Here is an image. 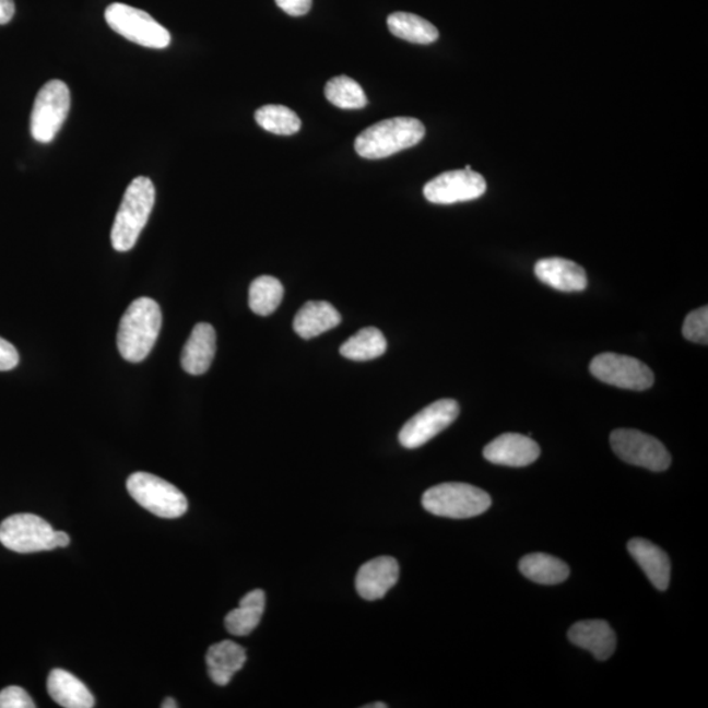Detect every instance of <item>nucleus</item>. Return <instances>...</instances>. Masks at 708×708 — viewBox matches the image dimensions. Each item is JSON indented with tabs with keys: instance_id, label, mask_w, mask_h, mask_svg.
I'll return each mask as SVG.
<instances>
[{
	"instance_id": "f257e3e1",
	"label": "nucleus",
	"mask_w": 708,
	"mask_h": 708,
	"mask_svg": "<svg viewBox=\"0 0 708 708\" xmlns=\"http://www.w3.org/2000/svg\"><path fill=\"white\" fill-rule=\"evenodd\" d=\"M161 328L162 311L154 299L142 297L131 302L118 327V352L129 363H142L153 351Z\"/></svg>"
},
{
	"instance_id": "f03ea898",
	"label": "nucleus",
	"mask_w": 708,
	"mask_h": 708,
	"mask_svg": "<svg viewBox=\"0 0 708 708\" xmlns=\"http://www.w3.org/2000/svg\"><path fill=\"white\" fill-rule=\"evenodd\" d=\"M155 187L149 177H135L129 184L111 227V246L118 252L130 251L153 212Z\"/></svg>"
},
{
	"instance_id": "7ed1b4c3",
	"label": "nucleus",
	"mask_w": 708,
	"mask_h": 708,
	"mask_svg": "<svg viewBox=\"0 0 708 708\" xmlns=\"http://www.w3.org/2000/svg\"><path fill=\"white\" fill-rule=\"evenodd\" d=\"M424 135L422 121L412 117H396L361 131L354 141V149L365 160H384L399 151L416 146Z\"/></svg>"
},
{
	"instance_id": "20e7f679",
	"label": "nucleus",
	"mask_w": 708,
	"mask_h": 708,
	"mask_svg": "<svg viewBox=\"0 0 708 708\" xmlns=\"http://www.w3.org/2000/svg\"><path fill=\"white\" fill-rule=\"evenodd\" d=\"M0 543L17 554H33L69 546L70 536L52 529L42 517L20 514L0 524Z\"/></svg>"
},
{
	"instance_id": "39448f33",
	"label": "nucleus",
	"mask_w": 708,
	"mask_h": 708,
	"mask_svg": "<svg viewBox=\"0 0 708 708\" xmlns=\"http://www.w3.org/2000/svg\"><path fill=\"white\" fill-rule=\"evenodd\" d=\"M487 492L465 483H442L425 491L423 507L429 514L456 518L476 517L491 507Z\"/></svg>"
},
{
	"instance_id": "423d86ee",
	"label": "nucleus",
	"mask_w": 708,
	"mask_h": 708,
	"mask_svg": "<svg viewBox=\"0 0 708 708\" xmlns=\"http://www.w3.org/2000/svg\"><path fill=\"white\" fill-rule=\"evenodd\" d=\"M127 488L142 508L157 517L177 518L187 514V497L162 477L148 472H134L128 479Z\"/></svg>"
},
{
	"instance_id": "0eeeda50",
	"label": "nucleus",
	"mask_w": 708,
	"mask_h": 708,
	"mask_svg": "<svg viewBox=\"0 0 708 708\" xmlns=\"http://www.w3.org/2000/svg\"><path fill=\"white\" fill-rule=\"evenodd\" d=\"M105 20L118 35L144 48L164 49L170 44L169 32L148 12L114 3L105 10Z\"/></svg>"
},
{
	"instance_id": "6e6552de",
	"label": "nucleus",
	"mask_w": 708,
	"mask_h": 708,
	"mask_svg": "<svg viewBox=\"0 0 708 708\" xmlns=\"http://www.w3.org/2000/svg\"><path fill=\"white\" fill-rule=\"evenodd\" d=\"M71 96L68 84L50 81L39 90L31 115V134L37 142L49 143L61 130L69 115Z\"/></svg>"
},
{
	"instance_id": "1a4fd4ad",
	"label": "nucleus",
	"mask_w": 708,
	"mask_h": 708,
	"mask_svg": "<svg viewBox=\"0 0 708 708\" xmlns=\"http://www.w3.org/2000/svg\"><path fill=\"white\" fill-rule=\"evenodd\" d=\"M616 456L626 463L660 472L669 469L672 457L658 438L635 429H616L610 436Z\"/></svg>"
},
{
	"instance_id": "9d476101",
	"label": "nucleus",
	"mask_w": 708,
	"mask_h": 708,
	"mask_svg": "<svg viewBox=\"0 0 708 708\" xmlns=\"http://www.w3.org/2000/svg\"><path fill=\"white\" fill-rule=\"evenodd\" d=\"M593 377L620 389L645 391L654 382L653 373L638 358L616 353H602L589 366Z\"/></svg>"
},
{
	"instance_id": "9b49d317",
	"label": "nucleus",
	"mask_w": 708,
	"mask_h": 708,
	"mask_svg": "<svg viewBox=\"0 0 708 708\" xmlns=\"http://www.w3.org/2000/svg\"><path fill=\"white\" fill-rule=\"evenodd\" d=\"M458 415L459 404L455 399L437 400L404 424L399 441L406 449H417L455 423Z\"/></svg>"
},
{
	"instance_id": "f8f14e48",
	"label": "nucleus",
	"mask_w": 708,
	"mask_h": 708,
	"mask_svg": "<svg viewBox=\"0 0 708 708\" xmlns=\"http://www.w3.org/2000/svg\"><path fill=\"white\" fill-rule=\"evenodd\" d=\"M487 190V182L472 169L449 170L425 184V199L438 205L476 200Z\"/></svg>"
},
{
	"instance_id": "ddd939ff",
	"label": "nucleus",
	"mask_w": 708,
	"mask_h": 708,
	"mask_svg": "<svg viewBox=\"0 0 708 708\" xmlns=\"http://www.w3.org/2000/svg\"><path fill=\"white\" fill-rule=\"evenodd\" d=\"M483 456L495 464L509 468H524L541 456V448L534 439L518 433H505L485 446Z\"/></svg>"
},
{
	"instance_id": "4468645a",
	"label": "nucleus",
	"mask_w": 708,
	"mask_h": 708,
	"mask_svg": "<svg viewBox=\"0 0 708 708\" xmlns=\"http://www.w3.org/2000/svg\"><path fill=\"white\" fill-rule=\"evenodd\" d=\"M399 580V564L391 556H379L358 569L356 589L363 599H382Z\"/></svg>"
},
{
	"instance_id": "2eb2a0df",
	"label": "nucleus",
	"mask_w": 708,
	"mask_h": 708,
	"mask_svg": "<svg viewBox=\"0 0 708 708\" xmlns=\"http://www.w3.org/2000/svg\"><path fill=\"white\" fill-rule=\"evenodd\" d=\"M534 273L543 284L560 292H582L588 286L586 269L567 259H541L534 267Z\"/></svg>"
},
{
	"instance_id": "dca6fc26",
	"label": "nucleus",
	"mask_w": 708,
	"mask_h": 708,
	"mask_svg": "<svg viewBox=\"0 0 708 708\" xmlns=\"http://www.w3.org/2000/svg\"><path fill=\"white\" fill-rule=\"evenodd\" d=\"M216 351V334L213 326L199 323L182 347V369L192 376H201L212 366Z\"/></svg>"
},
{
	"instance_id": "f3484780",
	"label": "nucleus",
	"mask_w": 708,
	"mask_h": 708,
	"mask_svg": "<svg viewBox=\"0 0 708 708\" xmlns=\"http://www.w3.org/2000/svg\"><path fill=\"white\" fill-rule=\"evenodd\" d=\"M568 638L575 646L587 649L600 661L607 660L616 647V636L612 627L601 620L577 622L570 627Z\"/></svg>"
},
{
	"instance_id": "a211bd4d",
	"label": "nucleus",
	"mask_w": 708,
	"mask_h": 708,
	"mask_svg": "<svg viewBox=\"0 0 708 708\" xmlns=\"http://www.w3.org/2000/svg\"><path fill=\"white\" fill-rule=\"evenodd\" d=\"M627 548L654 588L666 590L671 581V560L665 551L642 538H634Z\"/></svg>"
},
{
	"instance_id": "6ab92c4d",
	"label": "nucleus",
	"mask_w": 708,
	"mask_h": 708,
	"mask_svg": "<svg viewBox=\"0 0 708 708\" xmlns=\"http://www.w3.org/2000/svg\"><path fill=\"white\" fill-rule=\"evenodd\" d=\"M246 661V649L232 640L216 642L208 649V673L214 684L220 686L228 685L234 674L245 666Z\"/></svg>"
},
{
	"instance_id": "aec40b11",
	"label": "nucleus",
	"mask_w": 708,
	"mask_h": 708,
	"mask_svg": "<svg viewBox=\"0 0 708 708\" xmlns=\"http://www.w3.org/2000/svg\"><path fill=\"white\" fill-rule=\"evenodd\" d=\"M341 315L326 300H310L302 306L294 318V331L302 339H312L338 327Z\"/></svg>"
},
{
	"instance_id": "412c9836",
	"label": "nucleus",
	"mask_w": 708,
	"mask_h": 708,
	"mask_svg": "<svg viewBox=\"0 0 708 708\" xmlns=\"http://www.w3.org/2000/svg\"><path fill=\"white\" fill-rule=\"evenodd\" d=\"M48 693L52 700L66 708H92L95 706L94 695L88 687L78 680L74 674L63 669H52L48 677Z\"/></svg>"
},
{
	"instance_id": "4be33fe9",
	"label": "nucleus",
	"mask_w": 708,
	"mask_h": 708,
	"mask_svg": "<svg viewBox=\"0 0 708 708\" xmlns=\"http://www.w3.org/2000/svg\"><path fill=\"white\" fill-rule=\"evenodd\" d=\"M266 609L264 590L255 589L243 597L239 606L226 615L227 632L235 636H247L259 626Z\"/></svg>"
},
{
	"instance_id": "5701e85b",
	"label": "nucleus",
	"mask_w": 708,
	"mask_h": 708,
	"mask_svg": "<svg viewBox=\"0 0 708 708\" xmlns=\"http://www.w3.org/2000/svg\"><path fill=\"white\" fill-rule=\"evenodd\" d=\"M520 570L524 577L542 586H556L566 581L569 567L566 563L547 554H529L520 562Z\"/></svg>"
},
{
	"instance_id": "b1692460",
	"label": "nucleus",
	"mask_w": 708,
	"mask_h": 708,
	"mask_svg": "<svg viewBox=\"0 0 708 708\" xmlns=\"http://www.w3.org/2000/svg\"><path fill=\"white\" fill-rule=\"evenodd\" d=\"M387 25L393 36L412 44L428 45L437 42L439 36L436 26L428 20L409 12L391 13Z\"/></svg>"
},
{
	"instance_id": "393cba45",
	"label": "nucleus",
	"mask_w": 708,
	"mask_h": 708,
	"mask_svg": "<svg viewBox=\"0 0 708 708\" xmlns=\"http://www.w3.org/2000/svg\"><path fill=\"white\" fill-rule=\"evenodd\" d=\"M387 351L384 333L376 327H367L354 333L340 347L341 356L353 361H370L382 356Z\"/></svg>"
},
{
	"instance_id": "a878e982",
	"label": "nucleus",
	"mask_w": 708,
	"mask_h": 708,
	"mask_svg": "<svg viewBox=\"0 0 708 708\" xmlns=\"http://www.w3.org/2000/svg\"><path fill=\"white\" fill-rule=\"evenodd\" d=\"M282 298H284V286L272 275H260L249 286V307L260 317H268L278 310Z\"/></svg>"
},
{
	"instance_id": "bb28decb",
	"label": "nucleus",
	"mask_w": 708,
	"mask_h": 708,
	"mask_svg": "<svg viewBox=\"0 0 708 708\" xmlns=\"http://www.w3.org/2000/svg\"><path fill=\"white\" fill-rule=\"evenodd\" d=\"M255 120L260 128L279 135L295 134L302 127L298 115L284 105H266L259 108L256 110Z\"/></svg>"
},
{
	"instance_id": "cd10ccee",
	"label": "nucleus",
	"mask_w": 708,
	"mask_h": 708,
	"mask_svg": "<svg viewBox=\"0 0 708 708\" xmlns=\"http://www.w3.org/2000/svg\"><path fill=\"white\" fill-rule=\"evenodd\" d=\"M324 94L328 102L341 109H363L367 104L363 87L344 75L332 78L326 84Z\"/></svg>"
},
{
	"instance_id": "c85d7f7f",
	"label": "nucleus",
	"mask_w": 708,
	"mask_h": 708,
	"mask_svg": "<svg viewBox=\"0 0 708 708\" xmlns=\"http://www.w3.org/2000/svg\"><path fill=\"white\" fill-rule=\"evenodd\" d=\"M682 334L693 343H708V307L704 306L687 315Z\"/></svg>"
},
{
	"instance_id": "c756f323",
	"label": "nucleus",
	"mask_w": 708,
	"mask_h": 708,
	"mask_svg": "<svg viewBox=\"0 0 708 708\" xmlns=\"http://www.w3.org/2000/svg\"><path fill=\"white\" fill-rule=\"evenodd\" d=\"M36 704L23 687L9 686L0 692V708H35Z\"/></svg>"
},
{
	"instance_id": "7c9ffc66",
	"label": "nucleus",
	"mask_w": 708,
	"mask_h": 708,
	"mask_svg": "<svg viewBox=\"0 0 708 708\" xmlns=\"http://www.w3.org/2000/svg\"><path fill=\"white\" fill-rule=\"evenodd\" d=\"M19 364V353L16 347L9 341L0 338V371L15 369Z\"/></svg>"
},
{
	"instance_id": "2f4dec72",
	"label": "nucleus",
	"mask_w": 708,
	"mask_h": 708,
	"mask_svg": "<svg viewBox=\"0 0 708 708\" xmlns=\"http://www.w3.org/2000/svg\"><path fill=\"white\" fill-rule=\"evenodd\" d=\"M275 4L291 16H304L311 10L312 0H275Z\"/></svg>"
},
{
	"instance_id": "473e14b6",
	"label": "nucleus",
	"mask_w": 708,
	"mask_h": 708,
	"mask_svg": "<svg viewBox=\"0 0 708 708\" xmlns=\"http://www.w3.org/2000/svg\"><path fill=\"white\" fill-rule=\"evenodd\" d=\"M15 2L13 0H0V25L9 24L15 16Z\"/></svg>"
},
{
	"instance_id": "72a5a7b5",
	"label": "nucleus",
	"mask_w": 708,
	"mask_h": 708,
	"mask_svg": "<svg viewBox=\"0 0 708 708\" xmlns=\"http://www.w3.org/2000/svg\"><path fill=\"white\" fill-rule=\"evenodd\" d=\"M177 704L174 698H166L163 700L162 708H176Z\"/></svg>"
},
{
	"instance_id": "f704fd0d",
	"label": "nucleus",
	"mask_w": 708,
	"mask_h": 708,
	"mask_svg": "<svg viewBox=\"0 0 708 708\" xmlns=\"http://www.w3.org/2000/svg\"><path fill=\"white\" fill-rule=\"evenodd\" d=\"M365 708H387V705L384 701H377V704L366 705Z\"/></svg>"
}]
</instances>
